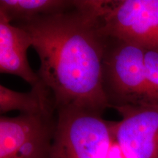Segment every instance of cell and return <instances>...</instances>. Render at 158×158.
I'll return each instance as SVG.
<instances>
[{
    "mask_svg": "<svg viewBox=\"0 0 158 158\" xmlns=\"http://www.w3.org/2000/svg\"><path fill=\"white\" fill-rule=\"evenodd\" d=\"M30 35L40 61L38 75L56 111L102 114L109 108L102 89L106 37L76 5L73 9L15 23Z\"/></svg>",
    "mask_w": 158,
    "mask_h": 158,
    "instance_id": "1",
    "label": "cell"
},
{
    "mask_svg": "<svg viewBox=\"0 0 158 158\" xmlns=\"http://www.w3.org/2000/svg\"><path fill=\"white\" fill-rule=\"evenodd\" d=\"M76 4L102 35L158 50V0H83Z\"/></svg>",
    "mask_w": 158,
    "mask_h": 158,
    "instance_id": "2",
    "label": "cell"
},
{
    "mask_svg": "<svg viewBox=\"0 0 158 158\" xmlns=\"http://www.w3.org/2000/svg\"><path fill=\"white\" fill-rule=\"evenodd\" d=\"M102 89L109 108L152 104L144 68L145 48L106 36Z\"/></svg>",
    "mask_w": 158,
    "mask_h": 158,
    "instance_id": "3",
    "label": "cell"
},
{
    "mask_svg": "<svg viewBox=\"0 0 158 158\" xmlns=\"http://www.w3.org/2000/svg\"><path fill=\"white\" fill-rule=\"evenodd\" d=\"M48 158H106L114 139L112 122L81 110L56 111Z\"/></svg>",
    "mask_w": 158,
    "mask_h": 158,
    "instance_id": "4",
    "label": "cell"
},
{
    "mask_svg": "<svg viewBox=\"0 0 158 158\" xmlns=\"http://www.w3.org/2000/svg\"><path fill=\"white\" fill-rule=\"evenodd\" d=\"M54 114L0 117V158H48Z\"/></svg>",
    "mask_w": 158,
    "mask_h": 158,
    "instance_id": "5",
    "label": "cell"
},
{
    "mask_svg": "<svg viewBox=\"0 0 158 158\" xmlns=\"http://www.w3.org/2000/svg\"><path fill=\"white\" fill-rule=\"evenodd\" d=\"M122 120L112 122V133L127 158H158V104L116 109Z\"/></svg>",
    "mask_w": 158,
    "mask_h": 158,
    "instance_id": "6",
    "label": "cell"
},
{
    "mask_svg": "<svg viewBox=\"0 0 158 158\" xmlns=\"http://www.w3.org/2000/svg\"><path fill=\"white\" fill-rule=\"evenodd\" d=\"M30 46L32 41L29 33L11 23L0 12V72L19 76L32 87L38 84L40 79L27 59Z\"/></svg>",
    "mask_w": 158,
    "mask_h": 158,
    "instance_id": "7",
    "label": "cell"
},
{
    "mask_svg": "<svg viewBox=\"0 0 158 158\" xmlns=\"http://www.w3.org/2000/svg\"><path fill=\"white\" fill-rule=\"evenodd\" d=\"M12 110L25 115H39L54 114L56 108L51 92L40 81L29 92H19L0 86V113L3 115Z\"/></svg>",
    "mask_w": 158,
    "mask_h": 158,
    "instance_id": "8",
    "label": "cell"
},
{
    "mask_svg": "<svg viewBox=\"0 0 158 158\" xmlns=\"http://www.w3.org/2000/svg\"><path fill=\"white\" fill-rule=\"evenodd\" d=\"M76 1L67 0H1L0 12L10 22L24 23L37 18L70 10Z\"/></svg>",
    "mask_w": 158,
    "mask_h": 158,
    "instance_id": "9",
    "label": "cell"
},
{
    "mask_svg": "<svg viewBox=\"0 0 158 158\" xmlns=\"http://www.w3.org/2000/svg\"><path fill=\"white\" fill-rule=\"evenodd\" d=\"M144 68L148 95L152 104H158V50L144 51Z\"/></svg>",
    "mask_w": 158,
    "mask_h": 158,
    "instance_id": "10",
    "label": "cell"
},
{
    "mask_svg": "<svg viewBox=\"0 0 158 158\" xmlns=\"http://www.w3.org/2000/svg\"><path fill=\"white\" fill-rule=\"evenodd\" d=\"M106 158H127L118 142L113 139Z\"/></svg>",
    "mask_w": 158,
    "mask_h": 158,
    "instance_id": "11",
    "label": "cell"
}]
</instances>
